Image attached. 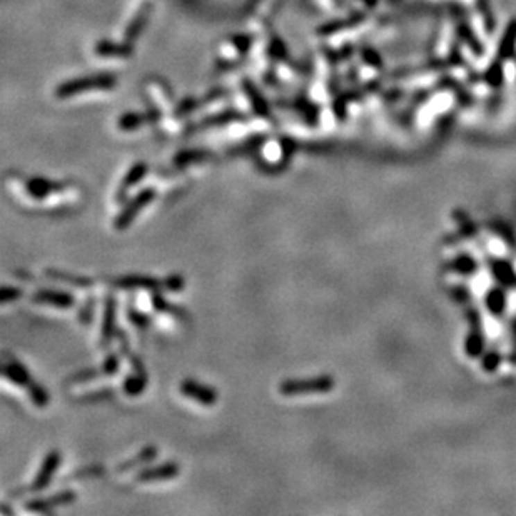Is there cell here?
<instances>
[{
	"instance_id": "8",
	"label": "cell",
	"mask_w": 516,
	"mask_h": 516,
	"mask_svg": "<svg viewBox=\"0 0 516 516\" xmlns=\"http://www.w3.org/2000/svg\"><path fill=\"white\" fill-rule=\"evenodd\" d=\"M181 473V466L175 461H167L157 466H146L136 473L137 483H157L174 480Z\"/></svg>"
},
{
	"instance_id": "14",
	"label": "cell",
	"mask_w": 516,
	"mask_h": 516,
	"mask_svg": "<svg viewBox=\"0 0 516 516\" xmlns=\"http://www.w3.org/2000/svg\"><path fill=\"white\" fill-rule=\"evenodd\" d=\"M155 458H157V448L155 446H146V448H142L141 452H139L136 456L130 458V460H127L124 463H121V465L116 466V471L117 473H126V471H130L134 468H141V466H147L149 465L150 461H154Z\"/></svg>"
},
{
	"instance_id": "10",
	"label": "cell",
	"mask_w": 516,
	"mask_h": 516,
	"mask_svg": "<svg viewBox=\"0 0 516 516\" xmlns=\"http://www.w3.org/2000/svg\"><path fill=\"white\" fill-rule=\"evenodd\" d=\"M2 375L3 378L9 379L12 384H15V386L19 388H26V390H28V388L35 383L27 368L24 366L19 359L12 358V356H6V358H3Z\"/></svg>"
},
{
	"instance_id": "17",
	"label": "cell",
	"mask_w": 516,
	"mask_h": 516,
	"mask_svg": "<svg viewBox=\"0 0 516 516\" xmlns=\"http://www.w3.org/2000/svg\"><path fill=\"white\" fill-rule=\"evenodd\" d=\"M150 304H153V308L157 311V313H169L175 319H179V321H184V322L187 321L186 311L178 308V306L171 304L161 291H154V293L150 294Z\"/></svg>"
},
{
	"instance_id": "2",
	"label": "cell",
	"mask_w": 516,
	"mask_h": 516,
	"mask_svg": "<svg viewBox=\"0 0 516 516\" xmlns=\"http://www.w3.org/2000/svg\"><path fill=\"white\" fill-rule=\"evenodd\" d=\"M157 196V191L154 187H147L137 192L129 203L122 207V211L114 218V229L116 231H126L127 227H130V224L136 221V218L142 212V209H146Z\"/></svg>"
},
{
	"instance_id": "4",
	"label": "cell",
	"mask_w": 516,
	"mask_h": 516,
	"mask_svg": "<svg viewBox=\"0 0 516 516\" xmlns=\"http://www.w3.org/2000/svg\"><path fill=\"white\" fill-rule=\"evenodd\" d=\"M179 391H181L184 398L196 401V403L203 404V406H214L219 399V393L216 388H211L207 384H203L191 378L181 381Z\"/></svg>"
},
{
	"instance_id": "12",
	"label": "cell",
	"mask_w": 516,
	"mask_h": 516,
	"mask_svg": "<svg viewBox=\"0 0 516 516\" xmlns=\"http://www.w3.org/2000/svg\"><path fill=\"white\" fill-rule=\"evenodd\" d=\"M62 189H64V184L51 181V179H46V178H31L26 181L27 194L35 200L47 199L52 192H59Z\"/></svg>"
},
{
	"instance_id": "15",
	"label": "cell",
	"mask_w": 516,
	"mask_h": 516,
	"mask_svg": "<svg viewBox=\"0 0 516 516\" xmlns=\"http://www.w3.org/2000/svg\"><path fill=\"white\" fill-rule=\"evenodd\" d=\"M146 174H147V166H146L144 162L134 164V166L130 167L129 171H127V174L124 175V179H122L121 187H119V191H117V203L124 200L126 199L127 189H130V187L137 186V184L142 181V178H144Z\"/></svg>"
},
{
	"instance_id": "1",
	"label": "cell",
	"mask_w": 516,
	"mask_h": 516,
	"mask_svg": "<svg viewBox=\"0 0 516 516\" xmlns=\"http://www.w3.org/2000/svg\"><path fill=\"white\" fill-rule=\"evenodd\" d=\"M336 381L329 375H319L313 378L284 379L280 384V393L282 396H299V395H322V393L333 391Z\"/></svg>"
},
{
	"instance_id": "6",
	"label": "cell",
	"mask_w": 516,
	"mask_h": 516,
	"mask_svg": "<svg viewBox=\"0 0 516 516\" xmlns=\"http://www.w3.org/2000/svg\"><path fill=\"white\" fill-rule=\"evenodd\" d=\"M121 368V359L117 354L110 353L108 358L102 361L97 368H89L80 372H76L69 378L65 383L69 384H79V383H87V381L96 379V378H105V376H114Z\"/></svg>"
},
{
	"instance_id": "20",
	"label": "cell",
	"mask_w": 516,
	"mask_h": 516,
	"mask_svg": "<svg viewBox=\"0 0 516 516\" xmlns=\"http://www.w3.org/2000/svg\"><path fill=\"white\" fill-rule=\"evenodd\" d=\"M162 284L164 291H169V293H181L184 286H186V281H184L181 274H171L166 280H162Z\"/></svg>"
},
{
	"instance_id": "16",
	"label": "cell",
	"mask_w": 516,
	"mask_h": 516,
	"mask_svg": "<svg viewBox=\"0 0 516 516\" xmlns=\"http://www.w3.org/2000/svg\"><path fill=\"white\" fill-rule=\"evenodd\" d=\"M147 388V375L146 370H132L129 376H126L124 384H122V391L130 398L142 395Z\"/></svg>"
},
{
	"instance_id": "7",
	"label": "cell",
	"mask_w": 516,
	"mask_h": 516,
	"mask_svg": "<svg viewBox=\"0 0 516 516\" xmlns=\"http://www.w3.org/2000/svg\"><path fill=\"white\" fill-rule=\"evenodd\" d=\"M31 301L34 304L51 306L57 309H72L76 306V296L67 291L59 289H39L31 296Z\"/></svg>"
},
{
	"instance_id": "9",
	"label": "cell",
	"mask_w": 516,
	"mask_h": 516,
	"mask_svg": "<svg viewBox=\"0 0 516 516\" xmlns=\"http://www.w3.org/2000/svg\"><path fill=\"white\" fill-rule=\"evenodd\" d=\"M112 286L117 289L126 291H164V284L161 280H155L153 276H146V274H127V276L117 277L112 281Z\"/></svg>"
},
{
	"instance_id": "18",
	"label": "cell",
	"mask_w": 516,
	"mask_h": 516,
	"mask_svg": "<svg viewBox=\"0 0 516 516\" xmlns=\"http://www.w3.org/2000/svg\"><path fill=\"white\" fill-rule=\"evenodd\" d=\"M28 398H31L34 406L37 408H46L51 401V396H49V391L42 384L34 383L31 388H28Z\"/></svg>"
},
{
	"instance_id": "3",
	"label": "cell",
	"mask_w": 516,
	"mask_h": 516,
	"mask_svg": "<svg viewBox=\"0 0 516 516\" xmlns=\"http://www.w3.org/2000/svg\"><path fill=\"white\" fill-rule=\"evenodd\" d=\"M60 463H62L60 453L57 452V449H51V452L44 456L42 463H40V468L37 471L34 481L28 486V491H32V493H40V491L46 490L47 486L51 485V481L54 480L55 473L60 468Z\"/></svg>"
},
{
	"instance_id": "13",
	"label": "cell",
	"mask_w": 516,
	"mask_h": 516,
	"mask_svg": "<svg viewBox=\"0 0 516 516\" xmlns=\"http://www.w3.org/2000/svg\"><path fill=\"white\" fill-rule=\"evenodd\" d=\"M46 277L52 281L57 282H64V284L72 286V288H91L94 284V281L89 276H82V274H74V273H67L62 271V269H55V268H49L46 269Z\"/></svg>"
},
{
	"instance_id": "5",
	"label": "cell",
	"mask_w": 516,
	"mask_h": 516,
	"mask_svg": "<svg viewBox=\"0 0 516 516\" xmlns=\"http://www.w3.org/2000/svg\"><path fill=\"white\" fill-rule=\"evenodd\" d=\"M76 499L77 495L72 490H64L46 498L28 499V501L24 503V510L31 511V513H51V511H54L60 506L72 505Z\"/></svg>"
},
{
	"instance_id": "11",
	"label": "cell",
	"mask_w": 516,
	"mask_h": 516,
	"mask_svg": "<svg viewBox=\"0 0 516 516\" xmlns=\"http://www.w3.org/2000/svg\"><path fill=\"white\" fill-rule=\"evenodd\" d=\"M116 309L117 302L112 294L105 296L104 301V313H102V325H101V346H108L112 341L114 336L117 334L116 327Z\"/></svg>"
},
{
	"instance_id": "19",
	"label": "cell",
	"mask_w": 516,
	"mask_h": 516,
	"mask_svg": "<svg viewBox=\"0 0 516 516\" xmlns=\"http://www.w3.org/2000/svg\"><path fill=\"white\" fill-rule=\"evenodd\" d=\"M127 318H129V321L134 326L141 327V329H144V327L150 325V318L147 314L141 313V311H137L132 304H127Z\"/></svg>"
},
{
	"instance_id": "21",
	"label": "cell",
	"mask_w": 516,
	"mask_h": 516,
	"mask_svg": "<svg viewBox=\"0 0 516 516\" xmlns=\"http://www.w3.org/2000/svg\"><path fill=\"white\" fill-rule=\"evenodd\" d=\"M24 296V291L20 288H15V286H3L2 288V294H0V302L2 304H9L12 301H17Z\"/></svg>"
}]
</instances>
